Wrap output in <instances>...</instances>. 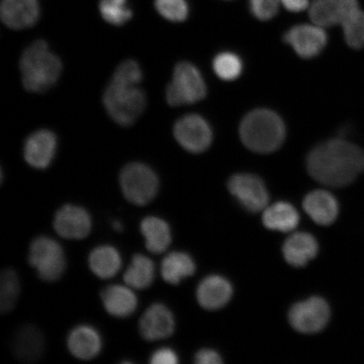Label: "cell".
<instances>
[{"instance_id":"9a60e30c","label":"cell","mask_w":364,"mask_h":364,"mask_svg":"<svg viewBox=\"0 0 364 364\" xmlns=\"http://www.w3.org/2000/svg\"><path fill=\"white\" fill-rule=\"evenodd\" d=\"M57 136L52 131L43 129L27 138L24 145L26 161L36 169L48 168L55 156Z\"/></svg>"},{"instance_id":"4dcf8cb0","label":"cell","mask_w":364,"mask_h":364,"mask_svg":"<svg viewBox=\"0 0 364 364\" xmlns=\"http://www.w3.org/2000/svg\"><path fill=\"white\" fill-rule=\"evenodd\" d=\"M99 7L103 19L114 26L124 25L133 16L127 0H101Z\"/></svg>"},{"instance_id":"e575fe53","label":"cell","mask_w":364,"mask_h":364,"mask_svg":"<svg viewBox=\"0 0 364 364\" xmlns=\"http://www.w3.org/2000/svg\"><path fill=\"white\" fill-rule=\"evenodd\" d=\"M179 362L178 356L174 350L162 348L156 350L150 358L152 364H176Z\"/></svg>"},{"instance_id":"4fadbf2b","label":"cell","mask_w":364,"mask_h":364,"mask_svg":"<svg viewBox=\"0 0 364 364\" xmlns=\"http://www.w3.org/2000/svg\"><path fill=\"white\" fill-rule=\"evenodd\" d=\"M139 332L143 338L154 341L169 338L175 331V318L163 304L154 303L144 313L139 321Z\"/></svg>"},{"instance_id":"ac0fdd59","label":"cell","mask_w":364,"mask_h":364,"mask_svg":"<svg viewBox=\"0 0 364 364\" xmlns=\"http://www.w3.org/2000/svg\"><path fill=\"white\" fill-rule=\"evenodd\" d=\"M2 21L10 28L20 30L35 25L40 15L38 0H3Z\"/></svg>"},{"instance_id":"83f0119b","label":"cell","mask_w":364,"mask_h":364,"mask_svg":"<svg viewBox=\"0 0 364 364\" xmlns=\"http://www.w3.org/2000/svg\"><path fill=\"white\" fill-rule=\"evenodd\" d=\"M21 293V284L15 271L6 269L0 277V311L8 314L15 308Z\"/></svg>"},{"instance_id":"5bb4252c","label":"cell","mask_w":364,"mask_h":364,"mask_svg":"<svg viewBox=\"0 0 364 364\" xmlns=\"http://www.w3.org/2000/svg\"><path fill=\"white\" fill-rule=\"evenodd\" d=\"M358 8V0H313L309 14L313 23L326 28L341 26Z\"/></svg>"},{"instance_id":"ffe728a7","label":"cell","mask_w":364,"mask_h":364,"mask_svg":"<svg viewBox=\"0 0 364 364\" xmlns=\"http://www.w3.org/2000/svg\"><path fill=\"white\" fill-rule=\"evenodd\" d=\"M70 352L81 360H90L101 353L102 340L94 327L82 325L72 330L68 336Z\"/></svg>"},{"instance_id":"f546056e","label":"cell","mask_w":364,"mask_h":364,"mask_svg":"<svg viewBox=\"0 0 364 364\" xmlns=\"http://www.w3.org/2000/svg\"><path fill=\"white\" fill-rule=\"evenodd\" d=\"M344 38L350 48H364V12L360 9L353 11L343 24Z\"/></svg>"},{"instance_id":"603a6c76","label":"cell","mask_w":364,"mask_h":364,"mask_svg":"<svg viewBox=\"0 0 364 364\" xmlns=\"http://www.w3.org/2000/svg\"><path fill=\"white\" fill-rule=\"evenodd\" d=\"M262 223L268 230L288 233L299 225V213L292 204L277 202L264 209Z\"/></svg>"},{"instance_id":"5b68a950","label":"cell","mask_w":364,"mask_h":364,"mask_svg":"<svg viewBox=\"0 0 364 364\" xmlns=\"http://www.w3.org/2000/svg\"><path fill=\"white\" fill-rule=\"evenodd\" d=\"M206 95L207 85L198 68L188 62L179 63L166 88L168 104L171 107L194 104L202 101Z\"/></svg>"},{"instance_id":"7a4b0ae2","label":"cell","mask_w":364,"mask_h":364,"mask_svg":"<svg viewBox=\"0 0 364 364\" xmlns=\"http://www.w3.org/2000/svg\"><path fill=\"white\" fill-rule=\"evenodd\" d=\"M240 136L245 146L259 154L276 151L286 136L284 122L277 114L268 109H257L243 118Z\"/></svg>"},{"instance_id":"44dd1931","label":"cell","mask_w":364,"mask_h":364,"mask_svg":"<svg viewBox=\"0 0 364 364\" xmlns=\"http://www.w3.org/2000/svg\"><path fill=\"white\" fill-rule=\"evenodd\" d=\"M44 338L33 326H22L17 331L12 341V350L16 358L24 363H33L43 356Z\"/></svg>"},{"instance_id":"d6986e66","label":"cell","mask_w":364,"mask_h":364,"mask_svg":"<svg viewBox=\"0 0 364 364\" xmlns=\"http://www.w3.org/2000/svg\"><path fill=\"white\" fill-rule=\"evenodd\" d=\"M318 252V241L307 232H296L285 240L283 247L285 261L294 267L306 266L316 257Z\"/></svg>"},{"instance_id":"d590c367","label":"cell","mask_w":364,"mask_h":364,"mask_svg":"<svg viewBox=\"0 0 364 364\" xmlns=\"http://www.w3.org/2000/svg\"><path fill=\"white\" fill-rule=\"evenodd\" d=\"M195 363L198 364H220L222 358L215 350L202 349L196 354Z\"/></svg>"},{"instance_id":"7c38bea8","label":"cell","mask_w":364,"mask_h":364,"mask_svg":"<svg viewBox=\"0 0 364 364\" xmlns=\"http://www.w3.org/2000/svg\"><path fill=\"white\" fill-rule=\"evenodd\" d=\"M53 227L63 238L82 240L89 235L92 220L85 208L67 204L56 213Z\"/></svg>"},{"instance_id":"4316f807","label":"cell","mask_w":364,"mask_h":364,"mask_svg":"<svg viewBox=\"0 0 364 364\" xmlns=\"http://www.w3.org/2000/svg\"><path fill=\"white\" fill-rule=\"evenodd\" d=\"M156 267L151 259L138 254L134 256L124 273V281L127 286L135 289H146L154 283Z\"/></svg>"},{"instance_id":"6da1fadb","label":"cell","mask_w":364,"mask_h":364,"mask_svg":"<svg viewBox=\"0 0 364 364\" xmlns=\"http://www.w3.org/2000/svg\"><path fill=\"white\" fill-rule=\"evenodd\" d=\"M306 168L321 184L344 188L364 172V150L343 139H331L309 152Z\"/></svg>"},{"instance_id":"f1b7e54d","label":"cell","mask_w":364,"mask_h":364,"mask_svg":"<svg viewBox=\"0 0 364 364\" xmlns=\"http://www.w3.org/2000/svg\"><path fill=\"white\" fill-rule=\"evenodd\" d=\"M213 68L222 80L233 81L238 78L243 71V63L237 54L224 52L213 59Z\"/></svg>"},{"instance_id":"52a82bcc","label":"cell","mask_w":364,"mask_h":364,"mask_svg":"<svg viewBox=\"0 0 364 364\" xmlns=\"http://www.w3.org/2000/svg\"><path fill=\"white\" fill-rule=\"evenodd\" d=\"M28 259L40 279L46 282L57 281L65 271L66 259L61 245L47 236H40L33 240Z\"/></svg>"},{"instance_id":"836d02e7","label":"cell","mask_w":364,"mask_h":364,"mask_svg":"<svg viewBox=\"0 0 364 364\" xmlns=\"http://www.w3.org/2000/svg\"><path fill=\"white\" fill-rule=\"evenodd\" d=\"M281 0H250V11L257 19L270 21L279 12Z\"/></svg>"},{"instance_id":"8992f818","label":"cell","mask_w":364,"mask_h":364,"mask_svg":"<svg viewBox=\"0 0 364 364\" xmlns=\"http://www.w3.org/2000/svg\"><path fill=\"white\" fill-rule=\"evenodd\" d=\"M120 184L127 201L144 206L153 201L159 191L156 173L143 163H131L122 169Z\"/></svg>"},{"instance_id":"cb8c5ba5","label":"cell","mask_w":364,"mask_h":364,"mask_svg":"<svg viewBox=\"0 0 364 364\" xmlns=\"http://www.w3.org/2000/svg\"><path fill=\"white\" fill-rule=\"evenodd\" d=\"M140 230L145 239V245L150 252L161 254L170 247L172 236L171 228L162 218L156 216L144 218Z\"/></svg>"},{"instance_id":"1f68e13d","label":"cell","mask_w":364,"mask_h":364,"mask_svg":"<svg viewBox=\"0 0 364 364\" xmlns=\"http://www.w3.org/2000/svg\"><path fill=\"white\" fill-rule=\"evenodd\" d=\"M156 10L166 20L184 21L188 16V4L186 0H156Z\"/></svg>"},{"instance_id":"8fae6325","label":"cell","mask_w":364,"mask_h":364,"mask_svg":"<svg viewBox=\"0 0 364 364\" xmlns=\"http://www.w3.org/2000/svg\"><path fill=\"white\" fill-rule=\"evenodd\" d=\"M328 36L324 27L313 23L292 27L284 35V42L302 58H316L326 48Z\"/></svg>"},{"instance_id":"30bf717a","label":"cell","mask_w":364,"mask_h":364,"mask_svg":"<svg viewBox=\"0 0 364 364\" xmlns=\"http://www.w3.org/2000/svg\"><path fill=\"white\" fill-rule=\"evenodd\" d=\"M175 138L188 152L203 153L213 142V131L208 122L198 114H189L176 122Z\"/></svg>"},{"instance_id":"e0dca14e","label":"cell","mask_w":364,"mask_h":364,"mask_svg":"<svg viewBox=\"0 0 364 364\" xmlns=\"http://www.w3.org/2000/svg\"><path fill=\"white\" fill-rule=\"evenodd\" d=\"M233 295V287L225 277L211 275L200 283L197 289L198 301L208 311H217L225 307Z\"/></svg>"},{"instance_id":"d4e9b609","label":"cell","mask_w":364,"mask_h":364,"mask_svg":"<svg viewBox=\"0 0 364 364\" xmlns=\"http://www.w3.org/2000/svg\"><path fill=\"white\" fill-rule=\"evenodd\" d=\"M89 265L91 271L100 279H112L120 270L122 266L120 253L111 245H101L91 252Z\"/></svg>"},{"instance_id":"484cf974","label":"cell","mask_w":364,"mask_h":364,"mask_svg":"<svg viewBox=\"0 0 364 364\" xmlns=\"http://www.w3.org/2000/svg\"><path fill=\"white\" fill-rule=\"evenodd\" d=\"M161 275L166 283L177 285L186 277L194 274L196 265L188 253L171 252L163 259Z\"/></svg>"},{"instance_id":"7402d4cb","label":"cell","mask_w":364,"mask_h":364,"mask_svg":"<svg viewBox=\"0 0 364 364\" xmlns=\"http://www.w3.org/2000/svg\"><path fill=\"white\" fill-rule=\"evenodd\" d=\"M105 309L111 316L125 318L133 315L138 306V299L129 287L111 285L102 291Z\"/></svg>"},{"instance_id":"74e56055","label":"cell","mask_w":364,"mask_h":364,"mask_svg":"<svg viewBox=\"0 0 364 364\" xmlns=\"http://www.w3.org/2000/svg\"><path fill=\"white\" fill-rule=\"evenodd\" d=\"M113 228L114 230H116L117 231H122L124 228H122V225L120 222L118 221H114L113 222Z\"/></svg>"},{"instance_id":"277c9868","label":"cell","mask_w":364,"mask_h":364,"mask_svg":"<svg viewBox=\"0 0 364 364\" xmlns=\"http://www.w3.org/2000/svg\"><path fill=\"white\" fill-rule=\"evenodd\" d=\"M104 106L117 124H134L146 107V95L135 85L111 80L103 95Z\"/></svg>"},{"instance_id":"9c48e42d","label":"cell","mask_w":364,"mask_h":364,"mask_svg":"<svg viewBox=\"0 0 364 364\" xmlns=\"http://www.w3.org/2000/svg\"><path fill=\"white\" fill-rule=\"evenodd\" d=\"M228 189L245 209L250 213L264 211L269 203V193L260 177L241 173L230 177Z\"/></svg>"},{"instance_id":"8d00e7d4","label":"cell","mask_w":364,"mask_h":364,"mask_svg":"<svg viewBox=\"0 0 364 364\" xmlns=\"http://www.w3.org/2000/svg\"><path fill=\"white\" fill-rule=\"evenodd\" d=\"M281 4L291 12H301L309 8V0H281Z\"/></svg>"},{"instance_id":"2e32d148","label":"cell","mask_w":364,"mask_h":364,"mask_svg":"<svg viewBox=\"0 0 364 364\" xmlns=\"http://www.w3.org/2000/svg\"><path fill=\"white\" fill-rule=\"evenodd\" d=\"M304 211L316 224L329 226L339 215V203L333 194L326 190H315L304 199Z\"/></svg>"},{"instance_id":"ba28073f","label":"cell","mask_w":364,"mask_h":364,"mask_svg":"<svg viewBox=\"0 0 364 364\" xmlns=\"http://www.w3.org/2000/svg\"><path fill=\"white\" fill-rule=\"evenodd\" d=\"M330 318L328 303L317 296L294 304L289 312V324L303 334H315L324 330Z\"/></svg>"},{"instance_id":"d6a6232c","label":"cell","mask_w":364,"mask_h":364,"mask_svg":"<svg viewBox=\"0 0 364 364\" xmlns=\"http://www.w3.org/2000/svg\"><path fill=\"white\" fill-rule=\"evenodd\" d=\"M142 79L143 73L139 63L134 60H127L117 67L111 80L136 85Z\"/></svg>"},{"instance_id":"3957f363","label":"cell","mask_w":364,"mask_h":364,"mask_svg":"<svg viewBox=\"0 0 364 364\" xmlns=\"http://www.w3.org/2000/svg\"><path fill=\"white\" fill-rule=\"evenodd\" d=\"M62 62L43 40L36 41L23 53L20 61L22 83L26 90L43 93L52 88L62 72Z\"/></svg>"}]
</instances>
